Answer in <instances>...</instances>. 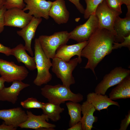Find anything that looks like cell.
I'll list each match as a JSON object with an SVG mask.
<instances>
[{"instance_id":"obj_1","label":"cell","mask_w":130,"mask_h":130,"mask_svg":"<svg viewBox=\"0 0 130 130\" xmlns=\"http://www.w3.org/2000/svg\"><path fill=\"white\" fill-rule=\"evenodd\" d=\"M88 41L81 52V57L88 59L84 68L91 69L97 79L95 69L104 57L112 52L115 36L108 30L98 28Z\"/></svg>"},{"instance_id":"obj_2","label":"cell","mask_w":130,"mask_h":130,"mask_svg":"<svg viewBox=\"0 0 130 130\" xmlns=\"http://www.w3.org/2000/svg\"><path fill=\"white\" fill-rule=\"evenodd\" d=\"M42 95L48 102L60 105L67 101L79 103L84 99L83 96L80 93L75 94L70 87L63 84L55 85H46L41 89Z\"/></svg>"},{"instance_id":"obj_3","label":"cell","mask_w":130,"mask_h":130,"mask_svg":"<svg viewBox=\"0 0 130 130\" xmlns=\"http://www.w3.org/2000/svg\"><path fill=\"white\" fill-rule=\"evenodd\" d=\"M34 49L37 73L33 82L35 85L40 86L47 84L52 80V75L49 70L52 64L50 58L46 56L43 50L38 38L35 39Z\"/></svg>"},{"instance_id":"obj_4","label":"cell","mask_w":130,"mask_h":130,"mask_svg":"<svg viewBox=\"0 0 130 130\" xmlns=\"http://www.w3.org/2000/svg\"><path fill=\"white\" fill-rule=\"evenodd\" d=\"M52 59V71L60 79L62 84L70 87L71 85L74 84L75 81L72 73L78 63V57L68 62L56 57Z\"/></svg>"},{"instance_id":"obj_5","label":"cell","mask_w":130,"mask_h":130,"mask_svg":"<svg viewBox=\"0 0 130 130\" xmlns=\"http://www.w3.org/2000/svg\"><path fill=\"white\" fill-rule=\"evenodd\" d=\"M38 39L46 56L52 59L55 57L58 47L66 44L70 39L69 32L67 31L56 32L51 35H40Z\"/></svg>"},{"instance_id":"obj_6","label":"cell","mask_w":130,"mask_h":130,"mask_svg":"<svg viewBox=\"0 0 130 130\" xmlns=\"http://www.w3.org/2000/svg\"><path fill=\"white\" fill-rule=\"evenodd\" d=\"M122 13L110 8L105 0H104L98 6L95 14L98 21V28L106 29L115 36L116 33L114 29V22L116 17Z\"/></svg>"},{"instance_id":"obj_7","label":"cell","mask_w":130,"mask_h":130,"mask_svg":"<svg viewBox=\"0 0 130 130\" xmlns=\"http://www.w3.org/2000/svg\"><path fill=\"white\" fill-rule=\"evenodd\" d=\"M28 73L25 66L0 58V75L5 82L9 83L16 80L22 81L27 77Z\"/></svg>"},{"instance_id":"obj_8","label":"cell","mask_w":130,"mask_h":130,"mask_svg":"<svg viewBox=\"0 0 130 130\" xmlns=\"http://www.w3.org/2000/svg\"><path fill=\"white\" fill-rule=\"evenodd\" d=\"M130 70L121 67H117L105 75L96 87L95 92L105 95L110 87L117 84L124 78L130 75Z\"/></svg>"},{"instance_id":"obj_9","label":"cell","mask_w":130,"mask_h":130,"mask_svg":"<svg viewBox=\"0 0 130 130\" xmlns=\"http://www.w3.org/2000/svg\"><path fill=\"white\" fill-rule=\"evenodd\" d=\"M98 28V18L95 13L91 15L84 23L77 26L69 32L70 39L78 43L87 41Z\"/></svg>"},{"instance_id":"obj_10","label":"cell","mask_w":130,"mask_h":130,"mask_svg":"<svg viewBox=\"0 0 130 130\" xmlns=\"http://www.w3.org/2000/svg\"><path fill=\"white\" fill-rule=\"evenodd\" d=\"M33 17L19 8L6 9L4 14L5 25L22 29L29 23Z\"/></svg>"},{"instance_id":"obj_11","label":"cell","mask_w":130,"mask_h":130,"mask_svg":"<svg viewBox=\"0 0 130 130\" xmlns=\"http://www.w3.org/2000/svg\"><path fill=\"white\" fill-rule=\"evenodd\" d=\"M26 3L24 11L28 10V13L37 18H49V13L52 2L46 0H24Z\"/></svg>"},{"instance_id":"obj_12","label":"cell","mask_w":130,"mask_h":130,"mask_svg":"<svg viewBox=\"0 0 130 130\" xmlns=\"http://www.w3.org/2000/svg\"><path fill=\"white\" fill-rule=\"evenodd\" d=\"M27 119L24 122L20 124L19 127L22 128L31 129L36 130H54L55 125L47 122L49 119L44 114L36 115L30 111L26 112Z\"/></svg>"},{"instance_id":"obj_13","label":"cell","mask_w":130,"mask_h":130,"mask_svg":"<svg viewBox=\"0 0 130 130\" xmlns=\"http://www.w3.org/2000/svg\"><path fill=\"white\" fill-rule=\"evenodd\" d=\"M27 118L26 112L20 107L0 110V119L7 125L16 128L25 122Z\"/></svg>"},{"instance_id":"obj_14","label":"cell","mask_w":130,"mask_h":130,"mask_svg":"<svg viewBox=\"0 0 130 130\" xmlns=\"http://www.w3.org/2000/svg\"><path fill=\"white\" fill-rule=\"evenodd\" d=\"M42 20V18H37L33 16L29 23L20 30L17 31V34L24 40L25 48L31 55L33 57L34 53L31 48V43L34 38L37 29Z\"/></svg>"},{"instance_id":"obj_15","label":"cell","mask_w":130,"mask_h":130,"mask_svg":"<svg viewBox=\"0 0 130 130\" xmlns=\"http://www.w3.org/2000/svg\"><path fill=\"white\" fill-rule=\"evenodd\" d=\"M88 42L87 41L71 45L66 44L61 46L56 50L55 57L60 58L65 62H68L72 57L77 55L78 63L80 64L82 61L81 52Z\"/></svg>"},{"instance_id":"obj_16","label":"cell","mask_w":130,"mask_h":130,"mask_svg":"<svg viewBox=\"0 0 130 130\" xmlns=\"http://www.w3.org/2000/svg\"><path fill=\"white\" fill-rule=\"evenodd\" d=\"M30 85L22 81L15 80L8 87H5L0 90V101H7L15 104L17 100L20 92L24 88Z\"/></svg>"},{"instance_id":"obj_17","label":"cell","mask_w":130,"mask_h":130,"mask_svg":"<svg viewBox=\"0 0 130 130\" xmlns=\"http://www.w3.org/2000/svg\"><path fill=\"white\" fill-rule=\"evenodd\" d=\"M49 15L58 24L66 23L70 16L64 0H56L52 2Z\"/></svg>"},{"instance_id":"obj_18","label":"cell","mask_w":130,"mask_h":130,"mask_svg":"<svg viewBox=\"0 0 130 130\" xmlns=\"http://www.w3.org/2000/svg\"><path fill=\"white\" fill-rule=\"evenodd\" d=\"M127 7L128 11L125 17L122 18L118 16L114 22V29L116 33L115 42L117 43L123 42L124 37L130 35V6Z\"/></svg>"},{"instance_id":"obj_19","label":"cell","mask_w":130,"mask_h":130,"mask_svg":"<svg viewBox=\"0 0 130 130\" xmlns=\"http://www.w3.org/2000/svg\"><path fill=\"white\" fill-rule=\"evenodd\" d=\"M86 101L91 103L96 110L99 111L104 109H107L112 105L118 107L120 105L117 102L111 100L107 95L97 94L95 92L89 93L87 95Z\"/></svg>"},{"instance_id":"obj_20","label":"cell","mask_w":130,"mask_h":130,"mask_svg":"<svg viewBox=\"0 0 130 130\" xmlns=\"http://www.w3.org/2000/svg\"><path fill=\"white\" fill-rule=\"evenodd\" d=\"M81 108L83 117L80 121L82 130H91L93 127V123L98 120V117L93 115L96 110L91 103L86 100L81 105Z\"/></svg>"},{"instance_id":"obj_21","label":"cell","mask_w":130,"mask_h":130,"mask_svg":"<svg viewBox=\"0 0 130 130\" xmlns=\"http://www.w3.org/2000/svg\"><path fill=\"white\" fill-rule=\"evenodd\" d=\"M11 55L15 57L19 63H23L29 70L32 71L36 69L34 57L28 54L23 44H20L11 49Z\"/></svg>"},{"instance_id":"obj_22","label":"cell","mask_w":130,"mask_h":130,"mask_svg":"<svg viewBox=\"0 0 130 130\" xmlns=\"http://www.w3.org/2000/svg\"><path fill=\"white\" fill-rule=\"evenodd\" d=\"M112 89L109 97L112 100L130 98V76L124 78Z\"/></svg>"},{"instance_id":"obj_23","label":"cell","mask_w":130,"mask_h":130,"mask_svg":"<svg viewBox=\"0 0 130 130\" xmlns=\"http://www.w3.org/2000/svg\"><path fill=\"white\" fill-rule=\"evenodd\" d=\"M42 110L43 114L53 122H56L61 118L60 114L64 110L60 105L48 102L45 103Z\"/></svg>"},{"instance_id":"obj_24","label":"cell","mask_w":130,"mask_h":130,"mask_svg":"<svg viewBox=\"0 0 130 130\" xmlns=\"http://www.w3.org/2000/svg\"><path fill=\"white\" fill-rule=\"evenodd\" d=\"M66 105L70 117L69 126L71 127L81 120V105L78 103L70 101L66 103Z\"/></svg>"},{"instance_id":"obj_25","label":"cell","mask_w":130,"mask_h":130,"mask_svg":"<svg viewBox=\"0 0 130 130\" xmlns=\"http://www.w3.org/2000/svg\"><path fill=\"white\" fill-rule=\"evenodd\" d=\"M86 4V8L84 13V17L86 19L91 15L95 13L98 6L104 0H84Z\"/></svg>"},{"instance_id":"obj_26","label":"cell","mask_w":130,"mask_h":130,"mask_svg":"<svg viewBox=\"0 0 130 130\" xmlns=\"http://www.w3.org/2000/svg\"><path fill=\"white\" fill-rule=\"evenodd\" d=\"M45 103L39 101L36 98L31 97L28 98L24 101L21 102L20 104L23 107L26 109H42Z\"/></svg>"},{"instance_id":"obj_27","label":"cell","mask_w":130,"mask_h":130,"mask_svg":"<svg viewBox=\"0 0 130 130\" xmlns=\"http://www.w3.org/2000/svg\"><path fill=\"white\" fill-rule=\"evenodd\" d=\"M25 5L24 0H6L4 6L6 9L14 7L23 9Z\"/></svg>"},{"instance_id":"obj_28","label":"cell","mask_w":130,"mask_h":130,"mask_svg":"<svg viewBox=\"0 0 130 130\" xmlns=\"http://www.w3.org/2000/svg\"><path fill=\"white\" fill-rule=\"evenodd\" d=\"M110 8L122 13L121 6L123 4L120 0H105Z\"/></svg>"},{"instance_id":"obj_29","label":"cell","mask_w":130,"mask_h":130,"mask_svg":"<svg viewBox=\"0 0 130 130\" xmlns=\"http://www.w3.org/2000/svg\"><path fill=\"white\" fill-rule=\"evenodd\" d=\"M124 41L120 43L114 42L112 46L113 50L121 48L123 47H127L130 50V35L124 37Z\"/></svg>"},{"instance_id":"obj_30","label":"cell","mask_w":130,"mask_h":130,"mask_svg":"<svg viewBox=\"0 0 130 130\" xmlns=\"http://www.w3.org/2000/svg\"><path fill=\"white\" fill-rule=\"evenodd\" d=\"M130 123V110L128 114L125 116V118L122 120L119 130H126Z\"/></svg>"},{"instance_id":"obj_31","label":"cell","mask_w":130,"mask_h":130,"mask_svg":"<svg viewBox=\"0 0 130 130\" xmlns=\"http://www.w3.org/2000/svg\"><path fill=\"white\" fill-rule=\"evenodd\" d=\"M6 10V8L4 6L0 10V33L3 31L4 29V27L5 26L4 19V14Z\"/></svg>"},{"instance_id":"obj_32","label":"cell","mask_w":130,"mask_h":130,"mask_svg":"<svg viewBox=\"0 0 130 130\" xmlns=\"http://www.w3.org/2000/svg\"><path fill=\"white\" fill-rule=\"evenodd\" d=\"M73 3L78 11L81 13L84 14L85 9L80 2V0H68Z\"/></svg>"},{"instance_id":"obj_33","label":"cell","mask_w":130,"mask_h":130,"mask_svg":"<svg viewBox=\"0 0 130 130\" xmlns=\"http://www.w3.org/2000/svg\"><path fill=\"white\" fill-rule=\"evenodd\" d=\"M11 49L10 48L0 43V53L9 56L11 55Z\"/></svg>"},{"instance_id":"obj_34","label":"cell","mask_w":130,"mask_h":130,"mask_svg":"<svg viewBox=\"0 0 130 130\" xmlns=\"http://www.w3.org/2000/svg\"><path fill=\"white\" fill-rule=\"evenodd\" d=\"M17 128L6 124L4 122L0 125V130H15Z\"/></svg>"},{"instance_id":"obj_35","label":"cell","mask_w":130,"mask_h":130,"mask_svg":"<svg viewBox=\"0 0 130 130\" xmlns=\"http://www.w3.org/2000/svg\"><path fill=\"white\" fill-rule=\"evenodd\" d=\"M67 130H82L81 123V121L72 126L70 127Z\"/></svg>"},{"instance_id":"obj_36","label":"cell","mask_w":130,"mask_h":130,"mask_svg":"<svg viewBox=\"0 0 130 130\" xmlns=\"http://www.w3.org/2000/svg\"><path fill=\"white\" fill-rule=\"evenodd\" d=\"M5 82V80L2 77H0V90L5 87L4 83Z\"/></svg>"},{"instance_id":"obj_37","label":"cell","mask_w":130,"mask_h":130,"mask_svg":"<svg viewBox=\"0 0 130 130\" xmlns=\"http://www.w3.org/2000/svg\"><path fill=\"white\" fill-rule=\"evenodd\" d=\"M122 4L126 5L127 6H130V0H120Z\"/></svg>"},{"instance_id":"obj_38","label":"cell","mask_w":130,"mask_h":130,"mask_svg":"<svg viewBox=\"0 0 130 130\" xmlns=\"http://www.w3.org/2000/svg\"><path fill=\"white\" fill-rule=\"evenodd\" d=\"M6 0H0V10L4 6Z\"/></svg>"},{"instance_id":"obj_39","label":"cell","mask_w":130,"mask_h":130,"mask_svg":"<svg viewBox=\"0 0 130 130\" xmlns=\"http://www.w3.org/2000/svg\"></svg>"}]
</instances>
